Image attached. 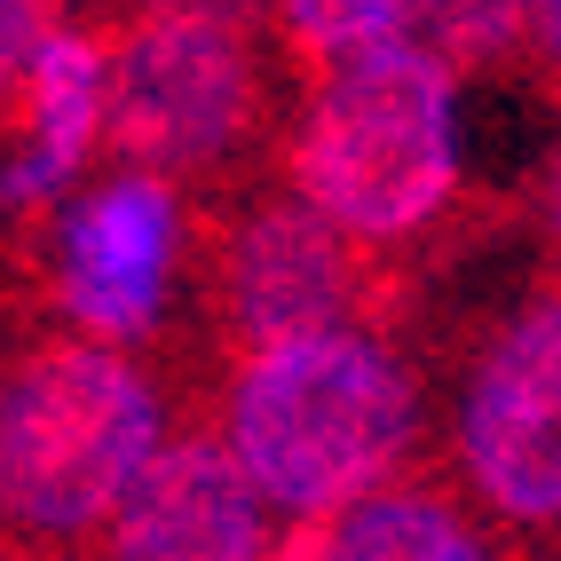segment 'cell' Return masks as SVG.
Segmentation results:
<instances>
[{
    "mask_svg": "<svg viewBox=\"0 0 561 561\" xmlns=\"http://www.w3.org/2000/svg\"><path fill=\"white\" fill-rule=\"evenodd\" d=\"M174 270V198L151 174H119L88 191L64 221V309L103 341H127L159 317Z\"/></svg>",
    "mask_w": 561,
    "mask_h": 561,
    "instance_id": "52a82bcc",
    "label": "cell"
},
{
    "mask_svg": "<svg viewBox=\"0 0 561 561\" xmlns=\"http://www.w3.org/2000/svg\"><path fill=\"white\" fill-rule=\"evenodd\" d=\"M538 0H396V32L403 48H420L443 80L451 71H482L522 48Z\"/></svg>",
    "mask_w": 561,
    "mask_h": 561,
    "instance_id": "8fae6325",
    "label": "cell"
},
{
    "mask_svg": "<svg viewBox=\"0 0 561 561\" xmlns=\"http://www.w3.org/2000/svg\"><path fill=\"white\" fill-rule=\"evenodd\" d=\"M459 459L499 514L561 522V293L522 309L482 356L459 411Z\"/></svg>",
    "mask_w": 561,
    "mask_h": 561,
    "instance_id": "5b68a950",
    "label": "cell"
},
{
    "mask_svg": "<svg viewBox=\"0 0 561 561\" xmlns=\"http://www.w3.org/2000/svg\"><path fill=\"white\" fill-rule=\"evenodd\" d=\"M538 32H546V48H553V64H561V0H538V16H530Z\"/></svg>",
    "mask_w": 561,
    "mask_h": 561,
    "instance_id": "5bb4252c",
    "label": "cell"
},
{
    "mask_svg": "<svg viewBox=\"0 0 561 561\" xmlns=\"http://www.w3.org/2000/svg\"><path fill=\"white\" fill-rule=\"evenodd\" d=\"M111 561H270V506L221 443H167L111 506Z\"/></svg>",
    "mask_w": 561,
    "mask_h": 561,
    "instance_id": "8992f818",
    "label": "cell"
},
{
    "mask_svg": "<svg viewBox=\"0 0 561 561\" xmlns=\"http://www.w3.org/2000/svg\"><path fill=\"white\" fill-rule=\"evenodd\" d=\"M230 301L253 341H293V332H332L364 301V253L309 206H270L245 221L230 253Z\"/></svg>",
    "mask_w": 561,
    "mask_h": 561,
    "instance_id": "ba28073f",
    "label": "cell"
},
{
    "mask_svg": "<svg viewBox=\"0 0 561 561\" xmlns=\"http://www.w3.org/2000/svg\"><path fill=\"white\" fill-rule=\"evenodd\" d=\"M293 182L341 238H411L459 182L451 80L403 41L341 64L293 142Z\"/></svg>",
    "mask_w": 561,
    "mask_h": 561,
    "instance_id": "7a4b0ae2",
    "label": "cell"
},
{
    "mask_svg": "<svg viewBox=\"0 0 561 561\" xmlns=\"http://www.w3.org/2000/svg\"><path fill=\"white\" fill-rule=\"evenodd\" d=\"M48 32H56V0H0V95L24 80V64Z\"/></svg>",
    "mask_w": 561,
    "mask_h": 561,
    "instance_id": "4fadbf2b",
    "label": "cell"
},
{
    "mask_svg": "<svg viewBox=\"0 0 561 561\" xmlns=\"http://www.w3.org/2000/svg\"><path fill=\"white\" fill-rule=\"evenodd\" d=\"M285 24L324 71H341L371 48H396V0H285Z\"/></svg>",
    "mask_w": 561,
    "mask_h": 561,
    "instance_id": "7c38bea8",
    "label": "cell"
},
{
    "mask_svg": "<svg viewBox=\"0 0 561 561\" xmlns=\"http://www.w3.org/2000/svg\"><path fill=\"white\" fill-rule=\"evenodd\" d=\"M253 64L245 41L206 9L142 16L103 71V135L142 167H198L245 127Z\"/></svg>",
    "mask_w": 561,
    "mask_h": 561,
    "instance_id": "277c9868",
    "label": "cell"
},
{
    "mask_svg": "<svg viewBox=\"0 0 561 561\" xmlns=\"http://www.w3.org/2000/svg\"><path fill=\"white\" fill-rule=\"evenodd\" d=\"M324 561H499V553L435 491H371L348 514H332Z\"/></svg>",
    "mask_w": 561,
    "mask_h": 561,
    "instance_id": "30bf717a",
    "label": "cell"
},
{
    "mask_svg": "<svg viewBox=\"0 0 561 561\" xmlns=\"http://www.w3.org/2000/svg\"><path fill=\"white\" fill-rule=\"evenodd\" d=\"M553 214H561V182H553Z\"/></svg>",
    "mask_w": 561,
    "mask_h": 561,
    "instance_id": "9a60e30c",
    "label": "cell"
},
{
    "mask_svg": "<svg viewBox=\"0 0 561 561\" xmlns=\"http://www.w3.org/2000/svg\"><path fill=\"white\" fill-rule=\"evenodd\" d=\"M24 111H32V151L0 174V191L16 206L64 191L88 167L103 135V48L80 41V32H48L24 64Z\"/></svg>",
    "mask_w": 561,
    "mask_h": 561,
    "instance_id": "9c48e42d",
    "label": "cell"
},
{
    "mask_svg": "<svg viewBox=\"0 0 561 561\" xmlns=\"http://www.w3.org/2000/svg\"><path fill=\"white\" fill-rule=\"evenodd\" d=\"M151 451L159 396L127 356L95 341L41 348L0 396V514L71 538L127 499Z\"/></svg>",
    "mask_w": 561,
    "mask_h": 561,
    "instance_id": "3957f363",
    "label": "cell"
},
{
    "mask_svg": "<svg viewBox=\"0 0 561 561\" xmlns=\"http://www.w3.org/2000/svg\"><path fill=\"white\" fill-rule=\"evenodd\" d=\"M411 371L356 324L261 341L230 396V459L261 506L332 522L380 491L411 443Z\"/></svg>",
    "mask_w": 561,
    "mask_h": 561,
    "instance_id": "6da1fadb",
    "label": "cell"
}]
</instances>
